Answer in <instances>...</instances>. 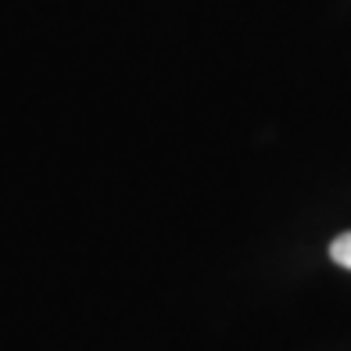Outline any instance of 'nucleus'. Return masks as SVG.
I'll use <instances>...</instances> for the list:
<instances>
[{"label": "nucleus", "mask_w": 351, "mask_h": 351, "mask_svg": "<svg viewBox=\"0 0 351 351\" xmlns=\"http://www.w3.org/2000/svg\"><path fill=\"white\" fill-rule=\"evenodd\" d=\"M330 258L337 262L341 269H348L351 273V230L341 233V237H333V244H330Z\"/></svg>", "instance_id": "f257e3e1"}]
</instances>
